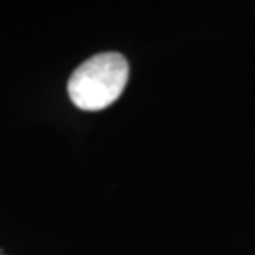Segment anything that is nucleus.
I'll list each match as a JSON object with an SVG mask.
<instances>
[{
	"label": "nucleus",
	"mask_w": 255,
	"mask_h": 255,
	"mask_svg": "<svg viewBox=\"0 0 255 255\" xmlns=\"http://www.w3.org/2000/svg\"><path fill=\"white\" fill-rule=\"evenodd\" d=\"M129 65L121 53H98L81 63L68 80V95L76 108L100 111L108 108L125 91Z\"/></svg>",
	"instance_id": "f257e3e1"
},
{
	"label": "nucleus",
	"mask_w": 255,
	"mask_h": 255,
	"mask_svg": "<svg viewBox=\"0 0 255 255\" xmlns=\"http://www.w3.org/2000/svg\"><path fill=\"white\" fill-rule=\"evenodd\" d=\"M0 255H3V254H0Z\"/></svg>",
	"instance_id": "f03ea898"
}]
</instances>
